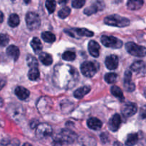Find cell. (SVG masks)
<instances>
[{"instance_id":"obj_5","label":"cell","mask_w":146,"mask_h":146,"mask_svg":"<svg viewBox=\"0 0 146 146\" xmlns=\"http://www.w3.org/2000/svg\"><path fill=\"white\" fill-rule=\"evenodd\" d=\"M98 64L94 61H86L81 66V71L84 76L91 78L96 74L98 71Z\"/></svg>"},{"instance_id":"obj_22","label":"cell","mask_w":146,"mask_h":146,"mask_svg":"<svg viewBox=\"0 0 146 146\" xmlns=\"http://www.w3.org/2000/svg\"><path fill=\"white\" fill-rule=\"evenodd\" d=\"M7 54L8 55V56H9L10 58H12L14 61H17L19 58V49L18 47L16 46L10 45L9 46H8V48H7Z\"/></svg>"},{"instance_id":"obj_21","label":"cell","mask_w":146,"mask_h":146,"mask_svg":"<svg viewBox=\"0 0 146 146\" xmlns=\"http://www.w3.org/2000/svg\"><path fill=\"white\" fill-rule=\"evenodd\" d=\"M15 94L20 100L24 101L29 98L30 92L28 89L22 86H18L15 88Z\"/></svg>"},{"instance_id":"obj_1","label":"cell","mask_w":146,"mask_h":146,"mask_svg":"<svg viewBox=\"0 0 146 146\" xmlns=\"http://www.w3.org/2000/svg\"><path fill=\"white\" fill-rule=\"evenodd\" d=\"M78 79V72L74 67L67 64H58L54 67L53 81L58 88L71 89L76 85Z\"/></svg>"},{"instance_id":"obj_24","label":"cell","mask_w":146,"mask_h":146,"mask_svg":"<svg viewBox=\"0 0 146 146\" xmlns=\"http://www.w3.org/2000/svg\"><path fill=\"white\" fill-rule=\"evenodd\" d=\"M143 0H128L127 2V7L128 9L135 11L140 9L143 5Z\"/></svg>"},{"instance_id":"obj_4","label":"cell","mask_w":146,"mask_h":146,"mask_svg":"<svg viewBox=\"0 0 146 146\" xmlns=\"http://www.w3.org/2000/svg\"><path fill=\"white\" fill-rule=\"evenodd\" d=\"M125 49L131 55L136 57H144L146 56V48L133 42L125 44Z\"/></svg>"},{"instance_id":"obj_3","label":"cell","mask_w":146,"mask_h":146,"mask_svg":"<svg viewBox=\"0 0 146 146\" xmlns=\"http://www.w3.org/2000/svg\"><path fill=\"white\" fill-rule=\"evenodd\" d=\"M104 23L108 26L122 28L129 26L130 21L128 19L125 17H123L118 14H113L106 17L104 19Z\"/></svg>"},{"instance_id":"obj_7","label":"cell","mask_w":146,"mask_h":146,"mask_svg":"<svg viewBox=\"0 0 146 146\" xmlns=\"http://www.w3.org/2000/svg\"><path fill=\"white\" fill-rule=\"evenodd\" d=\"M101 41L103 45L108 48H119L123 46V41L113 36H102Z\"/></svg>"},{"instance_id":"obj_6","label":"cell","mask_w":146,"mask_h":146,"mask_svg":"<svg viewBox=\"0 0 146 146\" xmlns=\"http://www.w3.org/2000/svg\"><path fill=\"white\" fill-rule=\"evenodd\" d=\"M26 23L29 29L36 30L41 26V19L36 13L30 11L26 15Z\"/></svg>"},{"instance_id":"obj_37","label":"cell","mask_w":146,"mask_h":146,"mask_svg":"<svg viewBox=\"0 0 146 146\" xmlns=\"http://www.w3.org/2000/svg\"><path fill=\"white\" fill-rule=\"evenodd\" d=\"M9 42L8 35L5 34H0V46H6Z\"/></svg>"},{"instance_id":"obj_28","label":"cell","mask_w":146,"mask_h":146,"mask_svg":"<svg viewBox=\"0 0 146 146\" xmlns=\"http://www.w3.org/2000/svg\"><path fill=\"white\" fill-rule=\"evenodd\" d=\"M111 92L112 95H113L115 98H117L121 101H123L125 100L123 91H121V89L119 87L116 86H113L111 88Z\"/></svg>"},{"instance_id":"obj_42","label":"cell","mask_w":146,"mask_h":146,"mask_svg":"<svg viewBox=\"0 0 146 146\" xmlns=\"http://www.w3.org/2000/svg\"><path fill=\"white\" fill-rule=\"evenodd\" d=\"M4 21V14L0 11V23H2Z\"/></svg>"},{"instance_id":"obj_10","label":"cell","mask_w":146,"mask_h":146,"mask_svg":"<svg viewBox=\"0 0 146 146\" xmlns=\"http://www.w3.org/2000/svg\"><path fill=\"white\" fill-rule=\"evenodd\" d=\"M9 113L11 118L19 121L23 118L24 115V111L23 107L19 104H12L9 107Z\"/></svg>"},{"instance_id":"obj_9","label":"cell","mask_w":146,"mask_h":146,"mask_svg":"<svg viewBox=\"0 0 146 146\" xmlns=\"http://www.w3.org/2000/svg\"><path fill=\"white\" fill-rule=\"evenodd\" d=\"M52 133L53 129L51 125L47 123H41L37 125L36 135L39 139H43L52 135Z\"/></svg>"},{"instance_id":"obj_43","label":"cell","mask_w":146,"mask_h":146,"mask_svg":"<svg viewBox=\"0 0 146 146\" xmlns=\"http://www.w3.org/2000/svg\"><path fill=\"white\" fill-rule=\"evenodd\" d=\"M68 1V0H59V1H58V2H59L60 4H66V3Z\"/></svg>"},{"instance_id":"obj_8","label":"cell","mask_w":146,"mask_h":146,"mask_svg":"<svg viewBox=\"0 0 146 146\" xmlns=\"http://www.w3.org/2000/svg\"><path fill=\"white\" fill-rule=\"evenodd\" d=\"M64 31L67 34H68V35L71 36L73 37H76V38L82 36L91 37L94 36V32L93 31H89V30L85 28L70 29H66Z\"/></svg>"},{"instance_id":"obj_47","label":"cell","mask_w":146,"mask_h":146,"mask_svg":"<svg viewBox=\"0 0 146 146\" xmlns=\"http://www.w3.org/2000/svg\"><path fill=\"white\" fill-rule=\"evenodd\" d=\"M22 146H32V145H31L30 143H24Z\"/></svg>"},{"instance_id":"obj_2","label":"cell","mask_w":146,"mask_h":146,"mask_svg":"<svg viewBox=\"0 0 146 146\" xmlns=\"http://www.w3.org/2000/svg\"><path fill=\"white\" fill-rule=\"evenodd\" d=\"M78 136L72 131L68 129H64L57 134L54 138V143L56 145H64V144H71L76 141Z\"/></svg>"},{"instance_id":"obj_32","label":"cell","mask_w":146,"mask_h":146,"mask_svg":"<svg viewBox=\"0 0 146 146\" xmlns=\"http://www.w3.org/2000/svg\"><path fill=\"white\" fill-rule=\"evenodd\" d=\"M76 53L73 51H66L62 54V58L67 61H72L76 58Z\"/></svg>"},{"instance_id":"obj_34","label":"cell","mask_w":146,"mask_h":146,"mask_svg":"<svg viewBox=\"0 0 146 146\" xmlns=\"http://www.w3.org/2000/svg\"><path fill=\"white\" fill-rule=\"evenodd\" d=\"M27 65L29 66L30 68H34V67H38V61L34 56H32L31 55H28L27 57Z\"/></svg>"},{"instance_id":"obj_33","label":"cell","mask_w":146,"mask_h":146,"mask_svg":"<svg viewBox=\"0 0 146 146\" xmlns=\"http://www.w3.org/2000/svg\"><path fill=\"white\" fill-rule=\"evenodd\" d=\"M104 78L108 84H112L116 81L117 78H118V75L115 73H108L105 75Z\"/></svg>"},{"instance_id":"obj_48","label":"cell","mask_w":146,"mask_h":146,"mask_svg":"<svg viewBox=\"0 0 146 146\" xmlns=\"http://www.w3.org/2000/svg\"><path fill=\"white\" fill-rule=\"evenodd\" d=\"M24 1L26 4H29L30 1H31V0H24Z\"/></svg>"},{"instance_id":"obj_11","label":"cell","mask_w":146,"mask_h":146,"mask_svg":"<svg viewBox=\"0 0 146 146\" xmlns=\"http://www.w3.org/2000/svg\"><path fill=\"white\" fill-rule=\"evenodd\" d=\"M52 105V101L48 97H42L38 100L37 103L38 111L42 114L46 113L51 108Z\"/></svg>"},{"instance_id":"obj_23","label":"cell","mask_w":146,"mask_h":146,"mask_svg":"<svg viewBox=\"0 0 146 146\" xmlns=\"http://www.w3.org/2000/svg\"><path fill=\"white\" fill-rule=\"evenodd\" d=\"M90 91H91V87L88 86H85L76 90L74 93V96L77 99H81L84 98L86 94H88Z\"/></svg>"},{"instance_id":"obj_14","label":"cell","mask_w":146,"mask_h":146,"mask_svg":"<svg viewBox=\"0 0 146 146\" xmlns=\"http://www.w3.org/2000/svg\"><path fill=\"white\" fill-rule=\"evenodd\" d=\"M132 73L131 71H126L124 75V88L128 92H133L135 91V84L131 81Z\"/></svg>"},{"instance_id":"obj_12","label":"cell","mask_w":146,"mask_h":146,"mask_svg":"<svg viewBox=\"0 0 146 146\" xmlns=\"http://www.w3.org/2000/svg\"><path fill=\"white\" fill-rule=\"evenodd\" d=\"M137 110H138V108H137L136 104L134 103L128 102L123 106L121 108V113L124 117L129 118L136 113Z\"/></svg>"},{"instance_id":"obj_17","label":"cell","mask_w":146,"mask_h":146,"mask_svg":"<svg viewBox=\"0 0 146 146\" xmlns=\"http://www.w3.org/2000/svg\"><path fill=\"white\" fill-rule=\"evenodd\" d=\"M131 70L136 74H145L146 73V64L143 61H136L131 66Z\"/></svg>"},{"instance_id":"obj_49","label":"cell","mask_w":146,"mask_h":146,"mask_svg":"<svg viewBox=\"0 0 146 146\" xmlns=\"http://www.w3.org/2000/svg\"><path fill=\"white\" fill-rule=\"evenodd\" d=\"M144 96H145V97L146 98V88L144 90Z\"/></svg>"},{"instance_id":"obj_13","label":"cell","mask_w":146,"mask_h":146,"mask_svg":"<svg viewBox=\"0 0 146 146\" xmlns=\"http://www.w3.org/2000/svg\"><path fill=\"white\" fill-rule=\"evenodd\" d=\"M104 8V4L102 1H99V0H96L95 2L91 6L88 7L84 9V14L86 15L90 16L92 14H95V13L98 12L100 10H102Z\"/></svg>"},{"instance_id":"obj_41","label":"cell","mask_w":146,"mask_h":146,"mask_svg":"<svg viewBox=\"0 0 146 146\" xmlns=\"http://www.w3.org/2000/svg\"><path fill=\"white\" fill-rule=\"evenodd\" d=\"M5 84H6L5 80L2 79V78H0V90H1L4 86H5Z\"/></svg>"},{"instance_id":"obj_16","label":"cell","mask_w":146,"mask_h":146,"mask_svg":"<svg viewBox=\"0 0 146 146\" xmlns=\"http://www.w3.org/2000/svg\"><path fill=\"white\" fill-rule=\"evenodd\" d=\"M78 143L82 146H96V141L95 138L91 135L86 134L79 136Z\"/></svg>"},{"instance_id":"obj_30","label":"cell","mask_w":146,"mask_h":146,"mask_svg":"<svg viewBox=\"0 0 146 146\" xmlns=\"http://www.w3.org/2000/svg\"><path fill=\"white\" fill-rule=\"evenodd\" d=\"M20 19L19 16L17 14H12L9 16V18L8 20L9 25L11 27H16L19 24Z\"/></svg>"},{"instance_id":"obj_50","label":"cell","mask_w":146,"mask_h":146,"mask_svg":"<svg viewBox=\"0 0 146 146\" xmlns=\"http://www.w3.org/2000/svg\"><path fill=\"white\" fill-rule=\"evenodd\" d=\"M12 1H14V0H12Z\"/></svg>"},{"instance_id":"obj_29","label":"cell","mask_w":146,"mask_h":146,"mask_svg":"<svg viewBox=\"0 0 146 146\" xmlns=\"http://www.w3.org/2000/svg\"><path fill=\"white\" fill-rule=\"evenodd\" d=\"M28 77L31 81H37L40 78V72L38 67L30 68L28 73Z\"/></svg>"},{"instance_id":"obj_26","label":"cell","mask_w":146,"mask_h":146,"mask_svg":"<svg viewBox=\"0 0 146 146\" xmlns=\"http://www.w3.org/2000/svg\"><path fill=\"white\" fill-rule=\"evenodd\" d=\"M39 60L44 65L50 66L53 62V58L51 55L46 52H42L39 54Z\"/></svg>"},{"instance_id":"obj_35","label":"cell","mask_w":146,"mask_h":146,"mask_svg":"<svg viewBox=\"0 0 146 146\" xmlns=\"http://www.w3.org/2000/svg\"><path fill=\"white\" fill-rule=\"evenodd\" d=\"M56 6V2L55 0H46V7L49 14H52L55 11Z\"/></svg>"},{"instance_id":"obj_39","label":"cell","mask_w":146,"mask_h":146,"mask_svg":"<svg viewBox=\"0 0 146 146\" xmlns=\"http://www.w3.org/2000/svg\"><path fill=\"white\" fill-rule=\"evenodd\" d=\"M140 116L142 118V119H146V105L141 107L140 111Z\"/></svg>"},{"instance_id":"obj_44","label":"cell","mask_w":146,"mask_h":146,"mask_svg":"<svg viewBox=\"0 0 146 146\" xmlns=\"http://www.w3.org/2000/svg\"><path fill=\"white\" fill-rule=\"evenodd\" d=\"M114 146H123V144L121 143L115 142V143H114Z\"/></svg>"},{"instance_id":"obj_40","label":"cell","mask_w":146,"mask_h":146,"mask_svg":"<svg viewBox=\"0 0 146 146\" xmlns=\"http://www.w3.org/2000/svg\"><path fill=\"white\" fill-rule=\"evenodd\" d=\"M101 139L102 141V142L104 143H107L108 141V135L106 133H102L101 135Z\"/></svg>"},{"instance_id":"obj_38","label":"cell","mask_w":146,"mask_h":146,"mask_svg":"<svg viewBox=\"0 0 146 146\" xmlns=\"http://www.w3.org/2000/svg\"><path fill=\"white\" fill-rule=\"evenodd\" d=\"M86 0H72V7L75 9H80L84 6Z\"/></svg>"},{"instance_id":"obj_25","label":"cell","mask_w":146,"mask_h":146,"mask_svg":"<svg viewBox=\"0 0 146 146\" xmlns=\"http://www.w3.org/2000/svg\"><path fill=\"white\" fill-rule=\"evenodd\" d=\"M31 46L33 48L34 52L37 54H39V53L41 52L43 48L42 44H41L39 38H37V37H34L32 38L31 41Z\"/></svg>"},{"instance_id":"obj_46","label":"cell","mask_w":146,"mask_h":146,"mask_svg":"<svg viewBox=\"0 0 146 146\" xmlns=\"http://www.w3.org/2000/svg\"><path fill=\"white\" fill-rule=\"evenodd\" d=\"M3 106V100L2 98L0 97V107H1Z\"/></svg>"},{"instance_id":"obj_20","label":"cell","mask_w":146,"mask_h":146,"mask_svg":"<svg viewBox=\"0 0 146 146\" xmlns=\"http://www.w3.org/2000/svg\"><path fill=\"white\" fill-rule=\"evenodd\" d=\"M88 49L89 54L94 57H98L100 54V45L96 41L91 40L88 42Z\"/></svg>"},{"instance_id":"obj_45","label":"cell","mask_w":146,"mask_h":146,"mask_svg":"<svg viewBox=\"0 0 146 146\" xmlns=\"http://www.w3.org/2000/svg\"><path fill=\"white\" fill-rule=\"evenodd\" d=\"M140 146H146V141H143V142L141 143V145Z\"/></svg>"},{"instance_id":"obj_27","label":"cell","mask_w":146,"mask_h":146,"mask_svg":"<svg viewBox=\"0 0 146 146\" xmlns=\"http://www.w3.org/2000/svg\"><path fill=\"white\" fill-rule=\"evenodd\" d=\"M138 141L139 136L138 133H131L127 137L125 143L127 146H134L138 143Z\"/></svg>"},{"instance_id":"obj_18","label":"cell","mask_w":146,"mask_h":146,"mask_svg":"<svg viewBox=\"0 0 146 146\" xmlns=\"http://www.w3.org/2000/svg\"><path fill=\"white\" fill-rule=\"evenodd\" d=\"M106 66L109 70H115L118 68V58L116 55H110L106 57L105 61Z\"/></svg>"},{"instance_id":"obj_15","label":"cell","mask_w":146,"mask_h":146,"mask_svg":"<svg viewBox=\"0 0 146 146\" xmlns=\"http://www.w3.org/2000/svg\"><path fill=\"white\" fill-rule=\"evenodd\" d=\"M121 123V118L119 114L115 113L113 115L108 122V128L113 132H116Z\"/></svg>"},{"instance_id":"obj_19","label":"cell","mask_w":146,"mask_h":146,"mask_svg":"<svg viewBox=\"0 0 146 146\" xmlns=\"http://www.w3.org/2000/svg\"><path fill=\"white\" fill-rule=\"evenodd\" d=\"M87 125L90 129L94 131H99L102 128L103 123L98 118L92 117L87 120Z\"/></svg>"},{"instance_id":"obj_31","label":"cell","mask_w":146,"mask_h":146,"mask_svg":"<svg viewBox=\"0 0 146 146\" xmlns=\"http://www.w3.org/2000/svg\"><path fill=\"white\" fill-rule=\"evenodd\" d=\"M41 37L44 39L45 42L47 43H53L55 41L56 36L53 33L50 32V31H45L43 32L41 34Z\"/></svg>"},{"instance_id":"obj_36","label":"cell","mask_w":146,"mask_h":146,"mask_svg":"<svg viewBox=\"0 0 146 146\" xmlns=\"http://www.w3.org/2000/svg\"><path fill=\"white\" fill-rule=\"evenodd\" d=\"M71 14V9L68 7H66L64 8L61 9L58 12V16L61 19H66L67 17L69 16Z\"/></svg>"}]
</instances>
